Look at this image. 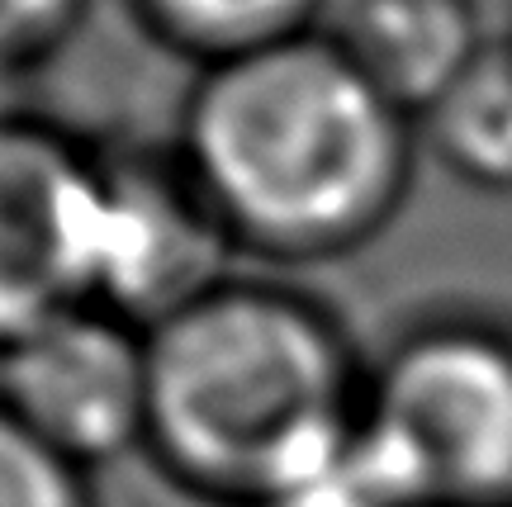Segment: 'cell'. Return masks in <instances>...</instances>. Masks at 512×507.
I'll list each match as a JSON object with an SVG mask.
<instances>
[{"instance_id": "cell-7", "label": "cell", "mask_w": 512, "mask_h": 507, "mask_svg": "<svg viewBox=\"0 0 512 507\" xmlns=\"http://www.w3.org/2000/svg\"><path fill=\"white\" fill-rule=\"evenodd\" d=\"M323 34L408 119H422L494 43L479 0H342Z\"/></svg>"}, {"instance_id": "cell-5", "label": "cell", "mask_w": 512, "mask_h": 507, "mask_svg": "<svg viewBox=\"0 0 512 507\" xmlns=\"http://www.w3.org/2000/svg\"><path fill=\"white\" fill-rule=\"evenodd\" d=\"M0 408L81 470L147 446V327L76 304L0 351Z\"/></svg>"}, {"instance_id": "cell-10", "label": "cell", "mask_w": 512, "mask_h": 507, "mask_svg": "<svg viewBox=\"0 0 512 507\" xmlns=\"http://www.w3.org/2000/svg\"><path fill=\"white\" fill-rule=\"evenodd\" d=\"M0 507H95L86 470L0 408Z\"/></svg>"}, {"instance_id": "cell-4", "label": "cell", "mask_w": 512, "mask_h": 507, "mask_svg": "<svg viewBox=\"0 0 512 507\" xmlns=\"http://www.w3.org/2000/svg\"><path fill=\"white\" fill-rule=\"evenodd\" d=\"M100 280V152L34 114L0 119V351Z\"/></svg>"}, {"instance_id": "cell-9", "label": "cell", "mask_w": 512, "mask_h": 507, "mask_svg": "<svg viewBox=\"0 0 512 507\" xmlns=\"http://www.w3.org/2000/svg\"><path fill=\"white\" fill-rule=\"evenodd\" d=\"M323 5L328 0H133L152 34L204 57V67L313 34Z\"/></svg>"}, {"instance_id": "cell-8", "label": "cell", "mask_w": 512, "mask_h": 507, "mask_svg": "<svg viewBox=\"0 0 512 507\" xmlns=\"http://www.w3.org/2000/svg\"><path fill=\"white\" fill-rule=\"evenodd\" d=\"M418 124L451 176L512 195V43H489Z\"/></svg>"}, {"instance_id": "cell-11", "label": "cell", "mask_w": 512, "mask_h": 507, "mask_svg": "<svg viewBox=\"0 0 512 507\" xmlns=\"http://www.w3.org/2000/svg\"><path fill=\"white\" fill-rule=\"evenodd\" d=\"M86 0H0V67L24 72L34 57L57 48Z\"/></svg>"}, {"instance_id": "cell-3", "label": "cell", "mask_w": 512, "mask_h": 507, "mask_svg": "<svg viewBox=\"0 0 512 507\" xmlns=\"http://www.w3.org/2000/svg\"><path fill=\"white\" fill-rule=\"evenodd\" d=\"M356 446L394 507H512V327L408 332L370 370Z\"/></svg>"}, {"instance_id": "cell-1", "label": "cell", "mask_w": 512, "mask_h": 507, "mask_svg": "<svg viewBox=\"0 0 512 507\" xmlns=\"http://www.w3.org/2000/svg\"><path fill=\"white\" fill-rule=\"evenodd\" d=\"M366 384L318 299L223 280L147 327L143 451L200 498L280 507L347 455Z\"/></svg>"}, {"instance_id": "cell-2", "label": "cell", "mask_w": 512, "mask_h": 507, "mask_svg": "<svg viewBox=\"0 0 512 507\" xmlns=\"http://www.w3.org/2000/svg\"><path fill=\"white\" fill-rule=\"evenodd\" d=\"M176 152L233 247L318 261L394 218L413 176V119L313 29L204 67Z\"/></svg>"}, {"instance_id": "cell-6", "label": "cell", "mask_w": 512, "mask_h": 507, "mask_svg": "<svg viewBox=\"0 0 512 507\" xmlns=\"http://www.w3.org/2000/svg\"><path fill=\"white\" fill-rule=\"evenodd\" d=\"M223 233L185 157L157 147L100 152V280L95 304L157 327L190 299L223 285Z\"/></svg>"}]
</instances>
